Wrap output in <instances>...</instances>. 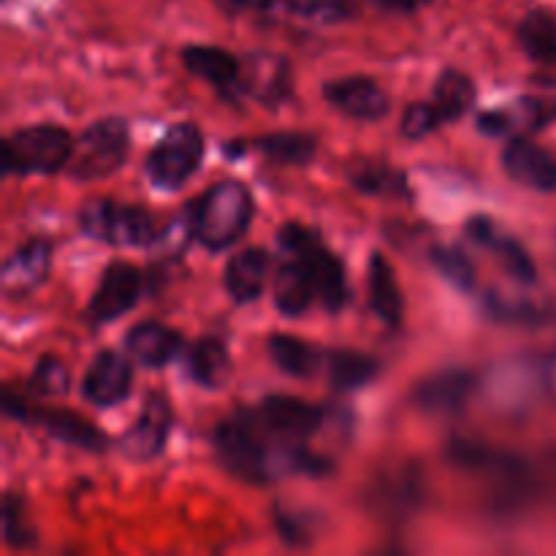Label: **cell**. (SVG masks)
<instances>
[{
	"label": "cell",
	"mask_w": 556,
	"mask_h": 556,
	"mask_svg": "<svg viewBox=\"0 0 556 556\" xmlns=\"http://www.w3.org/2000/svg\"><path fill=\"white\" fill-rule=\"evenodd\" d=\"M440 125H445V119L432 101L413 103V106H407L405 117H402V136L413 141L427 139V136L434 134Z\"/></svg>",
	"instance_id": "34"
},
{
	"label": "cell",
	"mask_w": 556,
	"mask_h": 556,
	"mask_svg": "<svg viewBox=\"0 0 556 556\" xmlns=\"http://www.w3.org/2000/svg\"><path fill=\"white\" fill-rule=\"evenodd\" d=\"M185 369H188L190 380L199 383L201 389H220L231 375V356L223 340L215 337H204L195 342L185 358Z\"/></svg>",
	"instance_id": "24"
},
{
	"label": "cell",
	"mask_w": 556,
	"mask_h": 556,
	"mask_svg": "<svg viewBox=\"0 0 556 556\" xmlns=\"http://www.w3.org/2000/svg\"><path fill=\"white\" fill-rule=\"evenodd\" d=\"M291 76H288V63L282 58H253L242 65V92H250L261 103H280L288 96Z\"/></svg>",
	"instance_id": "23"
},
{
	"label": "cell",
	"mask_w": 556,
	"mask_h": 556,
	"mask_svg": "<svg viewBox=\"0 0 556 556\" xmlns=\"http://www.w3.org/2000/svg\"><path fill=\"white\" fill-rule=\"evenodd\" d=\"M552 386H554V391H556V358H554V364H552Z\"/></svg>",
	"instance_id": "38"
},
{
	"label": "cell",
	"mask_w": 556,
	"mask_h": 556,
	"mask_svg": "<svg viewBox=\"0 0 556 556\" xmlns=\"http://www.w3.org/2000/svg\"><path fill=\"white\" fill-rule=\"evenodd\" d=\"M329 364V383L337 391H358L372 383L378 375V362L358 351H334L326 356Z\"/></svg>",
	"instance_id": "28"
},
{
	"label": "cell",
	"mask_w": 556,
	"mask_h": 556,
	"mask_svg": "<svg viewBox=\"0 0 556 556\" xmlns=\"http://www.w3.org/2000/svg\"><path fill=\"white\" fill-rule=\"evenodd\" d=\"M3 535L5 543L14 548H27L36 543V532L25 516V505L11 492L3 497Z\"/></svg>",
	"instance_id": "31"
},
{
	"label": "cell",
	"mask_w": 556,
	"mask_h": 556,
	"mask_svg": "<svg viewBox=\"0 0 556 556\" xmlns=\"http://www.w3.org/2000/svg\"><path fill=\"white\" fill-rule=\"evenodd\" d=\"M168 429H172V407H168V402L161 394L147 396L141 416L119 440V451L134 462L155 459L163 445H166Z\"/></svg>",
	"instance_id": "13"
},
{
	"label": "cell",
	"mask_w": 556,
	"mask_h": 556,
	"mask_svg": "<svg viewBox=\"0 0 556 556\" xmlns=\"http://www.w3.org/2000/svg\"><path fill=\"white\" fill-rule=\"evenodd\" d=\"M255 147L280 166H307L315 155V139L309 134H299V130L261 136Z\"/></svg>",
	"instance_id": "29"
},
{
	"label": "cell",
	"mask_w": 556,
	"mask_h": 556,
	"mask_svg": "<svg viewBox=\"0 0 556 556\" xmlns=\"http://www.w3.org/2000/svg\"><path fill=\"white\" fill-rule=\"evenodd\" d=\"M271 258L264 248H244L233 255L223 271V286L237 304H250L264 293Z\"/></svg>",
	"instance_id": "19"
},
{
	"label": "cell",
	"mask_w": 556,
	"mask_h": 556,
	"mask_svg": "<svg viewBox=\"0 0 556 556\" xmlns=\"http://www.w3.org/2000/svg\"><path fill=\"white\" fill-rule=\"evenodd\" d=\"M185 68L193 76L204 79L220 92L242 90V63L231 52L220 47H204V43H190L182 49Z\"/></svg>",
	"instance_id": "17"
},
{
	"label": "cell",
	"mask_w": 556,
	"mask_h": 556,
	"mask_svg": "<svg viewBox=\"0 0 556 556\" xmlns=\"http://www.w3.org/2000/svg\"><path fill=\"white\" fill-rule=\"evenodd\" d=\"M378 3L391 11H418L424 9V5L432 3V0H378Z\"/></svg>",
	"instance_id": "36"
},
{
	"label": "cell",
	"mask_w": 556,
	"mask_h": 556,
	"mask_svg": "<svg viewBox=\"0 0 556 556\" xmlns=\"http://www.w3.org/2000/svg\"><path fill=\"white\" fill-rule=\"evenodd\" d=\"M253 220V195L237 179L212 185L190 210V231L206 250L237 244Z\"/></svg>",
	"instance_id": "2"
},
{
	"label": "cell",
	"mask_w": 556,
	"mask_h": 556,
	"mask_svg": "<svg viewBox=\"0 0 556 556\" xmlns=\"http://www.w3.org/2000/svg\"><path fill=\"white\" fill-rule=\"evenodd\" d=\"M134 389V369L125 356L101 351L81 378V396L92 407H117Z\"/></svg>",
	"instance_id": "12"
},
{
	"label": "cell",
	"mask_w": 556,
	"mask_h": 556,
	"mask_svg": "<svg viewBox=\"0 0 556 556\" xmlns=\"http://www.w3.org/2000/svg\"><path fill=\"white\" fill-rule=\"evenodd\" d=\"M353 185L364 193L375 195H391V193H405V177L394 168L375 166V163H367L358 172H353Z\"/></svg>",
	"instance_id": "32"
},
{
	"label": "cell",
	"mask_w": 556,
	"mask_h": 556,
	"mask_svg": "<svg viewBox=\"0 0 556 556\" xmlns=\"http://www.w3.org/2000/svg\"><path fill=\"white\" fill-rule=\"evenodd\" d=\"M277 244H280V250L286 255L307 264L320 307H326L329 313H340L348 304V299H351L345 266L320 242L318 233L313 228L302 226V223H286L280 228V233H277Z\"/></svg>",
	"instance_id": "3"
},
{
	"label": "cell",
	"mask_w": 556,
	"mask_h": 556,
	"mask_svg": "<svg viewBox=\"0 0 556 556\" xmlns=\"http://www.w3.org/2000/svg\"><path fill=\"white\" fill-rule=\"evenodd\" d=\"M467 237H470L476 244H481V248L492 250L497 258H503L505 269H508L516 280L527 282V286H532V282L538 280L535 261L530 258V253L525 250V244L516 242V239H510V237H505V233H500L497 226H494L489 217H483V215L472 217V220L467 223Z\"/></svg>",
	"instance_id": "18"
},
{
	"label": "cell",
	"mask_w": 556,
	"mask_h": 556,
	"mask_svg": "<svg viewBox=\"0 0 556 556\" xmlns=\"http://www.w3.org/2000/svg\"><path fill=\"white\" fill-rule=\"evenodd\" d=\"M313 302H318V296H315V282L307 264L286 255L275 275V307L286 318H299L313 307Z\"/></svg>",
	"instance_id": "20"
},
{
	"label": "cell",
	"mask_w": 556,
	"mask_h": 556,
	"mask_svg": "<svg viewBox=\"0 0 556 556\" xmlns=\"http://www.w3.org/2000/svg\"><path fill=\"white\" fill-rule=\"evenodd\" d=\"M71 134L60 125H27L14 130L3 141L5 172L30 177V174H58L68 168L74 155Z\"/></svg>",
	"instance_id": "4"
},
{
	"label": "cell",
	"mask_w": 556,
	"mask_h": 556,
	"mask_svg": "<svg viewBox=\"0 0 556 556\" xmlns=\"http://www.w3.org/2000/svg\"><path fill=\"white\" fill-rule=\"evenodd\" d=\"M204 161V136L193 123H179L163 134L147 157V177L155 188L177 190L199 172Z\"/></svg>",
	"instance_id": "7"
},
{
	"label": "cell",
	"mask_w": 556,
	"mask_h": 556,
	"mask_svg": "<svg viewBox=\"0 0 556 556\" xmlns=\"http://www.w3.org/2000/svg\"><path fill=\"white\" fill-rule=\"evenodd\" d=\"M282 5L304 20L334 22L348 16V0H282Z\"/></svg>",
	"instance_id": "35"
},
{
	"label": "cell",
	"mask_w": 556,
	"mask_h": 556,
	"mask_svg": "<svg viewBox=\"0 0 556 556\" xmlns=\"http://www.w3.org/2000/svg\"><path fill=\"white\" fill-rule=\"evenodd\" d=\"M503 168L521 188L538 190V193L556 190V155L525 136H516L505 144Z\"/></svg>",
	"instance_id": "11"
},
{
	"label": "cell",
	"mask_w": 556,
	"mask_h": 556,
	"mask_svg": "<svg viewBox=\"0 0 556 556\" xmlns=\"http://www.w3.org/2000/svg\"><path fill=\"white\" fill-rule=\"evenodd\" d=\"M519 43L532 60L556 65V14L548 9H535L521 20Z\"/></svg>",
	"instance_id": "27"
},
{
	"label": "cell",
	"mask_w": 556,
	"mask_h": 556,
	"mask_svg": "<svg viewBox=\"0 0 556 556\" xmlns=\"http://www.w3.org/2000/svg\"><path fill=\"white\" fill-rule=\"evenodd\" d=\"M49 264H52V244L47 239H30L14 255L5 258L3 271H0L3 291L9 296H25L47 280Z\"/></svg>",
	"instance_id": "14"
},
{
	"label": "cell",
	"mask_w": 556,
	"mask_h": 556,
	"mask_svg": "<svg viewBox=\"0 0 556 556\" xmlns=\"http://www.w3.org/2000/svg\"><path fill=\"white\" fill-rule=\"evenodd\" d=\"M231 3L233 5H242V9L264 11V9H271V5H277V3L282 5V0H231Z\"/></svg>",
	"instance_id": "37"
},
{
	"label": "cell",
	"mask_w": 556,
	"mask_h": 556,
	"mask_svg": "<svg viewBox=\"0 0 556 556\" xmlns=\"http://www.w3.org/2000/svg\"><path fill=\"white\" fill-rule=\"evenodd\" d=\"M432 103L438 106V112L443 114L445 123H456L459 117H465L470 112V106L476 103V85L467 74L462 71L448 68L438 76L434 81V96Z\"/></svg>",
	"instance_id": "26"
},
{
	"label": "cell",
	"mask_w": 556,
	"mask_h": 556,
	"mask_svg": "<svg viewBox=\"0 0 556 556\" xmlns=\"http://www.w3.org/2000/svg\"><path fill=\"white\" fill-rule=\"evenodd\" d=\"M266 351H269L275 367L280 372L291 375V378H313L320 364H324V353L318 348L291 334H275Z\"/></svg>",
	"instance_id": "25"
},
{
	"label": "cell",
	"mask_w": 556,
	"mask_h": 556,
	"mask_svg": "<svg viewBox=\"0 0 556 556\" xmlns=\"http://www.w3.org/2000/svg\"><path fill=\"white\" fill-rule=\"evenodd\" d=\"M27 421H36L38 427L47 434H52L54 440L65 445H74L81 451H103L106 448V438L92 427L87 418L76 416L71 410H38L30 413Z\"/></svg>",
	"instance_id": "22"
},
{
	"label": "cell",
	"mask_w": 556,
	"mask_h": 556,
	"mask_svg": "<svg viewBox=\"0 0 556 556\" xmlns=\"http://www.w3.org/2000/svg\"><path fill=\"white\" fill-rule=\"evenodd\" d=\"M130 150L128 125L117 117L98 119L76 139L68 174L79 182H96L119 172Z\"/></svg>",
	"instance_id": "6"
},
{
	"label": "cell",
	"mask_w": 556,
	"mask_h": 556,
	"mask_svg": "<svg viewBox=\"0 0 556 556\" xmlns=\"http://www.w3.org/2000/svg\"><path fill=\"white\" fill-rule=\"evenodd\" d=\"M30 389L41 396H63L71 389V372L60 358L47 356L38 362L30 378Z\"/></svg>",
	"instance_id": "33"
},
{
	"label": "cell",
	"mask_w": 556,
	"mask_h": 556,
	"mask_svg": "<svg viewBox=\"0 0 556 556\" xmlns=\"http://www.w3.org/2000/svg\"><path fill=\"white\" fill-rule=\"evenodd\" d=\"M81 233L114 248H144L157 239L155 217L141 206L117 204L109 199L87 201L79 212Z\"/></svg>",
	"instance_id": "5"
},
{
	"label": "cell",
	"mask_w": 556,
	"mask_h": 556,
	"mask_svg": "<svg viewBox=\"0 0 556 556\" xmlns=\"http://www.w3.org/2000/svg\"><path fill=\"white\" fill-rule=\"evenodd\" d=\"M324 98L345 117L364 119V123L386 117L391 109L389 96L372 76H340V79L326 81Z\"/></svg>",
	"instance_id": "10"
},
{
	"label": "cell",
	"mask_w": 556,
	"mask_h": 556,
	"mask_svg": "<svg viewBox=\"0 0 556 556\" xmlns=\"http://www.w3.org/2000/svg\"><path fill=\"white\" fill-rule=\"evenodd\" d=\"M255 416L264 424L266 432L277 440L280 445L293 451H302L307 440L324 424V410L313 402H304L299 396L271 394L255 407Z\"/></svg>",
	"instance_id": "8"
},
{
	"label": "cell",
	"mask_w": 556,
	"mask_h": 556,
	"mask_svg": "<svg viewBox=\"0 0 556 556\" xmlns=\"http://www.w3.org/2000/svg\"><path fill=\"white\" fill-rule=\"evenodd\" d=\"M472 389H476V378L467 369H445L418 386L416 405L434 416H454L470 400Z\"/></svg>",
	"instance_id": "16"
},
{
	"label": "cell",
	"mask_w": 556,
	"mask_h": 556,
	"mask_svg": "<svg viewBox=\"0 0 556 556\" xmlns=\"http://www.w3.org/2000/svg\"><path fill=\"white\" fill-rule=\"evenodd\" d=\"M432 264L434 269L443 275L445 282L456 288V291H472L476 288V266H472L470 255L459 248H451V244H438L432 250Z\"/></svg>",
	"instance_id": "30"
},
{
	"label": "cell",
	"mask_w": 556,
	"mask_h": 556,
	"mask_svg": "<svg viewBox=\"0 0 556 556\" xmlns=\"http://www.w3.org/2000/svg\"><path fill=\"white\" fill-rule=\"evenodd\" d=\"M141 296V271L128 261H114L103 269L101 282H98L96 293L90 299V315L92 324H112V320L123 318L125 313L136 307Z\"/></svg>",
	"instance_id": "9"
},
{
	"label": "cell",
	"mask_w": 556,
	"mask_h": 556,
	"mask_svg": "<svg viewBox=\"0 0 556 556\" xmlns=\"http://www.w3.org/2000/svg\"><path fill=\"white\" fill-rule=\"evenodd\" d=\"M125 351L141 367L163 369L179 356V351H182V337H179V331L168 329V326L155 324V320H144V324H136L125 334Z\"/></svg>",
	"instance_id": "15"
},
{
	"label": "cell",
	"mask_w": 556,
	"mask_h": 556,
	"mask_svg": "<svg viewBox=\"0 0 556 556\" xmlns=\"http://www.w3.org/2000/svg\"><path fill=\"white\" fill-rule=\"evenodd\" d=\"M367 288H369V307L372 313L383 320L386 326H400L402 302L400 282H396V271L391 266V261L383 253H372L367 264Z\"/></svg>",
	"instance_id": "21"
},
{
	"label": "cell",
	"mask_w": 556,
	"mask_h": 556,
	"mask_svg": "<svg viewBox=\"0 0 556 556\" xmlns=\"http://www.w3.org/2000/svg\"><path fill=\"white\" fill-rule=\"evenodd\" d=\"M215 448L226 470L248 483H269L291 470L304 472L318 467V462L309 459L304 448L293 451L277 443L258 421L255 410H239L217 424Z\"/></svg>",
	"instance_id": "1"
}]
</instances>
